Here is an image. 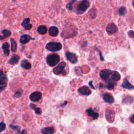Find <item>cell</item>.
<instances>
[{"label": "cell", "mask_w": 134, "mask_h": 134, "mask_svg": "<svg viewBox=\"0 0 134 134\" xmlns=\"http://www.w3.org/2000/svg\"><path fill=\"white\" fill-rule=\"evenodd\" d=\"M59 34V29L56 26H51L49 29V34L51 37H57Z\"/></svg>", "instance_id": "44dd1931"}, {"label": "cell", "mask_w": 134, "mask_h": 134, "mask_svg": "<svg viewBox=\"0 0 134 134\" xmlns=\"http://www.w3.org/2000/svg\"><path fill=\"white\" fill-rule=\"evenodd\" d=\"M67 103H68V102H67V101H64V103H62V104H61L60 107H64V106H66L67 104Z\"/></svg>", "instance_id": "f35d334b"}, {"label": "cell", "mask_w": 134, "mask_h": 134, "mask_svg": "<svg viewBox=\"0 0 134 134\" xmlns=\"http://www.w3.org/2000/svg\"><path fill=\"white\" fill-rule=\"evenodd\" d=\"M35 38H32L31 36L27 34H24L20 36L19 38V42L22 45L27 44L31 40H35Z\"/></svg>", "instance_id": "2e32d148"}, {"label": "cell", "mask_w": 134, "mask_h": 134, "mask_svg": "<svg viewBox=\"0 0 134 134\" xmlns=\"http://www.w3.org/2000/svg\"><path fill=\"white\" fill-rule=\"evenodd\" d=\"M34 110L35 111V113L36 114L40 115V114H41V113H42V111H41V109L40 108H38V107H36V108H35Z\"/></svg>", "instance_id": "836d02e7"}, {"label": "cell", "mask_w": 134, "mask_h": 134, "mask_svg": "<svg viewBox=\"0 0 134 134\" xmlns=\"http://www.w3.org/2000/svg\"><path fill=\"white\" fill-rule=\"evenodd\" d=\"M118 15L121 16H125L127 13V10L126 7L125 6H121L120 7L118 11Z\"/></svg>", "instance_id": "f1b7e54d"}, {"label": "cell", "mask_w": 134, "mask_h": 134, "mask_svg": "<svg viewBox=\"0 0 134 134\" xmlns=\"http://www.w3.org/2000/svg\"><path fill=\"white\" fill-rule=\"evenodd\" d=\"M89 85L90 86V87H91V88H92L93 89V90H95V88L94 87V85L93 84V81H92V80H91V81H90V82H89Z\"/></svg>", "instance_id": "8d00e7d4"}, {"label": "cell", "mask_w": 134, "mask_h": 134, "mask_svg": "<svg viewBox=\"0 0 134 134\" xmlns=\"http://www.w3.org/2000/svg\"><path fill=\"white\" fill-rule=\"evenodd\" d=\"M37 32L40 35H45L46 34L47 32V28L46 26L40 25L38 27Z\"/></svg>", "instance_id": "4316f807"}, {"label": "cell", "mask_w": 134, "mask_h": 134, "mask_svg": "<svg viewBox=\"0 0 134 134\" xmlns=\"http://www.w3.org/2000/svg\"><path fill=\"white\" fill-rule=\"evenodd\" d=\"M111 72L112 70L108 69H104L101 70L99 72L100 77L105 82L112 81L111 80Z\"/></svg>", "instance_id": "8992f818"}, {"label": "cell", "mask_w": 134, "mask_h": 134, "mask_svg": "<svg viewBox=\"0 0 134 134\" xmlns=\"http://www.w3.org/2000/svg\"><path fill=\"white\" fill-rule=\"evenodd\" d=\"M20 134H27L26 133V130L25 129H23L22 131V132L21 133H20Z\"/></svg>", "instance_id": "ab89813d"}, {"label": "cell", "mask_w": 134, "mask_h": 134, "mask_svg": "<svg viewBox=\"0 0 134 134\" xmlns=\"http://www.w3.org/2000/svg\"><path fill=\"white\" fill-rule=\"evenodd\" d=\"M76 1L77 0H71L69 3H68L66 5V8L68 10L70 11L73 10V5L74 3L76 2Z\"/></svg>", "instance_id": "f546056e"}, {"label": "cell", "mask_w": 134, "mask_h": 134, "mask_svg": "<svg viewBox=\"0 0 134 134\" xmlns=\"http://www.w3.org/2000/svg\"><path fill=\"white\" fill-rule=\"evenodd\" d=\"M134 114H133L132 115V116H131V117L130 118V121L132 122V123H134Z\"/></svg>", "instance_id": "74e56055"}, {"label": "cell", "mask_w": 134, "mask_h": 134, "mask_svg": "<svg viewBox=\"0 0 134 134\" xmlns=\"http://www.w3.org/2000/svg\"><path fill=\"white\" fill-rule=\"evenodd\" d=\"M96 50H97V51L99 52V56H100V60L101 61H104V57H103V55H102V52H101V51H100V50H99L97 48L96 49Z\"/></svg>", "instance_id": "e575fe53"}, {"label": "cell", "mask_w": 134, "mask_h": 134, "mask_svg": "<svg viewBox=\"0 0 134 134\" xmlns=\"http://www.w3.org/2000/svg\"><path fill=\"white\" fill-rule=\"evenodd\" d=\"M6 128V125L3 122L0 123V133H1Z\"/></svg>", "instance_id": "d6a6232c"}, {"label": "cell", "mask_w": 134, "mask_h": 134, "mask_svg": "<svg viewBox=\"0 0 134 134\" xmlns=\"http://www.w3.org/2000/svg\"><path fill=\"white\" fill-rule=\"evenodd\" d=\"M78 32L76 26L72 25L65 26V28L61 32V37L65 39L72 38L77 35Z\"/></svg>", "instance_id": "6da1fadb"}, {"label": "cell", "mask_w": 134, "mask_h": 134, "mask_svg": "<svg viewBox=\"0 0 134 134\" xmlns=\"http://www.w3.org/2000/svg\"><path fill=\"white\" fill-rule=\"evenodd\" d=\"M102 98L104 102L108 103L109 104H112L114 102L115 99L113 95L108 93H105L102 94Z\"/></svg>", "instance_id": "8fae6325"}, {"label": "cell", "mask_w": 134, "mask_h": 134, "mask_svg": "<svg viewBox=\"0 0 134 134\" xmlns=\"http://www.w3.org/2000/svg\"><path fill=\"white\" fill-rule=\"evenodd\" d=\"M42 98V93L39 91H36L29 95V99L32 102H37L39 101Z\"/></svg>", "instance_id": "30bf717a"}, {"label": "cell", "mask_w": 134, "mask_h": 134, "mask_svg": "<svg viewBox=\"0 0 134 134\" xmlns=\"http://www.w3.org/2000/svg\"><path fill=\"white\" fill-rule=\"evenodd\" d=\"M67 65V64L65 62L62 61L59 63L57 66H56L53 69V73L55 75H59V74H62L63 76L66 75L67 71L64 70L65 67Z\"/></svg>", "instance_id": "5b68a950"}, {"label": "cell", "mask_w": 134, "mask_h": 134, "mask_svg": "<svg viewBox=\"0 0 134 134\" xmlns=\"http://www.w3.org/2000/svg\"><path fill=\"white\" fill-rule=\"evenodd\" d=\"M19 57L17 55H13L9 60V64L12 65H14L19 62Z\"/></svg>", "instance_id": "d4e9b609"}, {"label": "cell", "mask_w": 134, "mask_h": 134, "mask_svg": "<svg viewBox=\"0 0 134 134\" xmlns=\"http://www.w3.org/2000/svg\"><path fill=\"white\" fill-rule=\"evenodd\" d=\"M31 19L29 18H26L23 20L21 23V25L26 30H31L32 27V25L30 23Z\"/></svg>", "instance_id": "e0dca14e"}, {"label": "cell", "mask_w": 134, "mask_h": 134, "mask_svg": "<svg viewBox=\"0 0 134 134\" xmlns=\"http://www.w3.org/2000/svg\"><path fill=\"white\" fill-rule=\"evenodd\" d=\"M86 113H87L89 116L91 117L93 120H97L99 117V113L98 112H95L93 108H90L86 109Z\"/></svg>", "instance_id": "5bb4252c"}, {"label": "cell", "mask_w": 134, "mask_h": 134, "mask_svg": "<svg viewBox=\"0 0 134 134\" xmlns=\"http://www.w3.org/2000/svg\"><path fill=\"white\" fill-rule=\"evenodd\" d=\"M2 33L3 35H0V40H3L5 38H8L11 36V32L10 30H8L6 29H4L2 31Z\"/></svg>", "instance_id": "cb8c5ba5"}, {"label": "cell", "mask_w": 134, "mask_h": 134, "mask_svg": "<svg viewBox=\"0 0 134 134\" xmlns=\"http://www.w3.org/2000/svg\"><path fill=\"white\" fill-rule=\"evenodd\" d=\"M46 48L48 51L51 52L59 51L62 49V45L60 43L50 41L46 44Z\"/></svg>", "instance_id": "277c9868"}, {"label": "cell", "mask_w": 134, "mask_h": 134, "mask_svg": "<svg viewBox=\"0 0 134 134\" xmlns=\"http://www.w3.org/2000/svg\"><path fill=\"white\" fill-rule=\"evenodd\" d=\"M106 31L108 35H112L116 33L118 31V27L115 24L113 23H110L107 25Z\"/></svg>", "instance_id": "9c48e42d"}, {"label": "cell", "mask_w": 134, "mask_h": 134, "mask_svg": "<svg viewBox=\"0 0 134 134\" xmlns=\"http://www.w3.org/2000/svg\"><path fill=\"white\" fill-rule=\"evenodd\" d=\"M106 84H103V83H101L99 84L100 87L101 88H102L103 87L106 88L109 91L113 90L114 89L116 85V82H113V81H109L108 82H105Z\"/></svg>", "instance_id": "4fadbf2b"}, {"label": "cell", "mask_w": 134, "mask_h": 134, "mask_svg": "<svg viewBox=\"0 0 134 134\" xmlns=\"http://www.w3.org/2000/svg\"><path fill=\"white\" fill-rule=\"evenodd\" d=\"M67 60L72 64H76L78 62V57L76 53L67 51L65 53Z\"/></svg>", "instance_id": "ba28073f"}, {"label": "cell", "mask_w": 134, "mask_h": 134, "mask_svg": "<svg viewBox=\"0 0 134 134\" xmlns=\"http://www.w3.org/2000/svg\"><path fill=\"white\" fill-rule=\"evenodd\" d=\"M90 6V3L88 0H82L77 6L76 12L78 15H82L85 12Z\"/></svg>", "instance_id": "7a4b0ae2"}, {"label": "cell", "mask_w": 134, "mask_h": 134, "mask_svg": "<svg viewBox=\"0 0 134 134\" xmlns=\"http://www.w3.org/2000/svg\"><path fill=\"white\" fill-rule=\"evenodd\" d=\"M10 45L7 42L4 43L2 45V49L3 50L4 55L5 56H8L10 55Z\"/></svg>", "instance_id": "484cf974"}, {"label": "cell", "mask_w": 134, "mask_h": 134, "mask_svg": "<svg viewBox=\"0 0 134 134\" xmlns=\"http://www.w3.org/2000/svg\"><path fill=\"white\" fill-rule=\"evenodd\" d=\"M128 36L132 38H134V32L133 31H129L128 32Z\"/></svg>", "instance_id": "d590c367"}, {"label": "cell", "mask_w": 134, "mask_h": 134, "mask_svg": "<svg viewBox=\"0 0 134 134\" xmlns=\"http://www.w3.org/2000/svg\"><path fill=\"white\" fill-rule=\"evenodd\" d=\"M7 79L5 73L2 70H0V92L4 90L6 87Z\"/></svg>", "instance_id": "52a82bcc"}, {"label": "cell", "mask_w": 134, "mask_h": 134, "mask_svg": "<svg viewBox=\"0 0 134 134\" xmlns=\"http://www.w3.org/2000/svg\"><path fill=\"white\" fill-rule=\"evenodd\" d=\"M60 61V57L57 53H52L48 55L46 58V62L49 66L53 67L57 65Z\"/></svg>", "instance_id": "3957f363"}, {"label": "cell", "mask_w": 134, "mask_h": 134, "mask_svg": "<svg viewBox=\"0 0 134 134\" xmlns=\"http://www.w3.org/2000/svg\"><path fill=\"white\" fill-rule=\"evenodd\" d=\"M115 114L114 111L112 109L107 110L105 113V117L108 122L112 123L114 121Z\"/></svg>", "instance_id": "7c38bea8"}, {"label": "cell", "mask_w": 134, "mask_h": 134, "mask_svg": "<svg viewBox=\"0 0 134 134\" xmlns=\"http://www.w3.org/2000/svg\"><path fill=\"white\" fill-rule=\"evenodd\" d=\"M78 91L81 94L85 95V96H89L92 93V91L90 90V88L86 85H84L79 88Z\"/></svg>", "instance_id": "9a60e30c"}, {"label": "cell", "mask_w": 134, "mask_h": 134, "mask_svg": "<svg viewBox=\"0 0 134 134\" xmlns=\"http://www.w3.org/2000/svg\"><path fill=\"white\" fill-rule=\"evenodd\" d=\"M41 133L42 134H54L55 129L53 127H46L41 129Z\"/></svg>", "instance_id": "7402d4cb"}, {"label": "cell", "mask_w": 134, "mask_h": 134, "mask_svg": "<svg viewBox=\"0 0 134 134\" xmlns=\"http://www.w3.org/2000/svg\"><path fill=\"white\" fill-rule=\"evenodd\" d=\"M122 103L124 104H127V105L133 104L134 103V97L129 95H125L122 100Z\"/></svg>", "instance_id": "ffe728a7"}, {"label": "cell", "mask_w": 134, "mask_h": 134, "mask_svg": "<svg viewBox=\"0 0 134 134\" xmlns=\"http://www.w3.org/2000/svg\"><path fill=\"white\" fill-rule=\"evenodd\" d=\"M121 79L120 74L116 71H112L111 74V81L114 82H117L120 81Z\"/></svg>", "instance_id": "d6986e66"}, {"label": "cell", "mask_w": 134, "mask_h": 134, "mask_svg": "<svg viewBox=\"0 0 134 134\" xmlns=\"http://www.w3.org/2000/svg\"><path fill=\"white\" fill-rule=\"evenodd\" d=\"M20 65H21V67L23 68L26 70L31 69L32 68V65L30 62H29L27 60H26V59H24V60H23L21 61Z\"/></svg>", "instance_id": "603a6c76"}, {"label": "cell", "mask_w": 134, "mask_h": 134, "mask_svg": "<svg viewBox=\"0 0 134 134\" xmlns=\"http://www.w3.org/2000/svg\"><path fill=\"white\" fill-rule=\"evenodd\" d=\"M121 87L125 89H127L128 90H133L134 89V85L131 84L127 78L124 79L123 82L121 84Z\"/></svg>", "instance_id": "ac0fdd59"}, {"label": "cell", "mask_w": 134, "mask_h": 134, "mask_svg": "<svg viewBox=\"0 0 134 134\" xmlns=\"http://www.w3.org/2000/svg\"><path fill=\"white\" fill-rule=\"evenodd\" d=\"M23 90H19L17 91L15 93L14 95V97L15 98H19L22 96V93H23Z\"/></svg>", "instance_id": "4dcf8cb0"}, {"label": "cell", "mask_w": 134, "mask_h": 134, "mask_svg": "<svg viewBox=\"0 0 134 134\" xmlns=\"http://www.w3.org/2000/svg\"><path fill=\"white\" fill-rule=\"evenodd\" d=\"M11 51L13 52H15L17 50V43L13 38H11Z\"/></svg>", "instance_id": "83f0119b"}, {"label": "cell", "mask_w": 134, "mask_h": 134, "mask_svg": "<svg viewBox=\"0 0 134 134\" xmlns=\"http://www.w3.org/2000/svg\"><path fill=\"white\" fill-rule=\"evenodd\" d=\"M10 127L14 131H15L16 132L19 133H20V127L19 126H14L12 125H10Z\"/></svg>", "instance_id": "1f68e13d"}]
</instances>
